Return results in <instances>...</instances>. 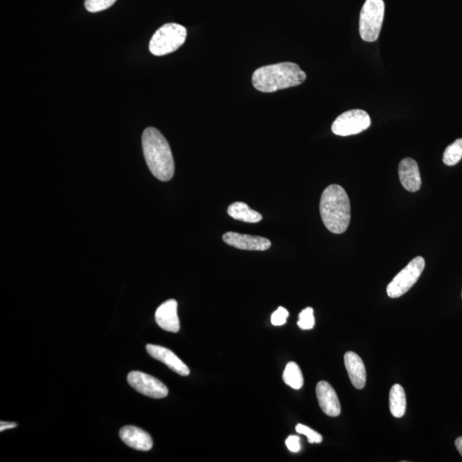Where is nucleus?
Here are the masks:
<instances>
[{"label":"nucleus","instance_id":"a878e982","mask_svg":"<svg viewBox=\"0 0 462 462\" xmlns=\"http://www.w3.org/2000/svg\"><path fill=\"white\" fill-rule=\"evenodd\" d=\"M456 447L462 456V436L458 437L456 440Z\"/></svg>","mask_w":462,"mask_h":462},{"label":"nucleus","instance_id":"0eeeda50","mask_svg":"<svg viewBox=\"0 0 462 462\" xmlns=\"http://www.w3.org/2000/svg\"><path fill=\"white\" fill-rule=\"evenodd\" d=\"M371 125V118L366 111L356 109L346 111L338 117L332 123V130L334 134L340 136H349L361 133Z\"/></svg>","mask_w":462,"mask_h":462},{"label":"nucleus","instance_id":"9d476101","mask_svg":"<svg viewBox=\"0 0 462 462\" xmlns=\"http://www.w3.org/2000/svg\"><path fill=\"white\" fill-rule=\"evenodd\" d=\"M317 401L322 411L329 417H337L341 414L339 399L333 387L329 383L321 381L316 386Z\"/></svg>","mask_w":462,"mask_h":462},{"label":"nucleus","instance_id":"f257e3e1","mask_svg":"<svg viewBox=\"0 0 462 462\" xmlns=\"http://www.w3.org/2000/svg\"><path fill=\"white\" fill-rule=\"evenodd\" d=\"M142 148L152 174L160 181H170L174 176L175 163L164 135L155 128H147L142 135Z\"/></svg>","mask_w":462,"mask_h":462},{"label":"nucleus","instance_id":"f03ea898","mask_svg":"<svg viewBox=\"0 0 462 462\" xmlns=\"http://www.w3.org/2000/svg\"><path fill=\"white\" fill-rule=\"evenodd\" d=\"M306 79V73L298 64L284 62L259 68L254 72L252 82L261 92L274 93L303 84Z\"/></svg>","mask_w":462,"mask_h":462},{"label":"nucleus","instance_id":"6ab92c4d","mask_svg":"<svg viewBox=\"0 0 462 462\" xmlns=\"http://www.w3.org/2000/svg\"><path fill=\"white\" fill-rule=\"evenodd\" d=\"M462 159V138L457 139L444 152L443 161L448 167L456 166Z\"/></svg>","mask_w":462,"mask_h":462},{"label":"nucleus","instance_id":"20e7f679","mask_svg":"<svg viewBox=\"0 0 462 462\" xmlns=\"http://www.w3.org/2000/svg\"><path fill=\"white\" fill-rule=\"evenodd\" d=\"M187 30L177 23H167L152 35L150 50L155 56H164L177 50L185 43Z\"/></svg>","mask_w":462,"mask_h":462},{"label":"nucleus","instance_id":"dca6fc26","mask_svg":"<svg viewBox=\"0 0 462 462\" xmlns=\"http://www.w3.org/2000/svg\"><path fill=\"white\" fill-rule=\"evenodd\" d=\"M229 215L234 220L257 224L262 220V215L251 209L244 202H235L228 208Z\"/></svg>","mask_w":462,"mask_h":462},{"label":"nucleus","instance_id":"1a4fd4ad","mask_svg":"<svg viewBox=\"0 0 462 462\" xmlns=\"http://www.w3.org/2000/svg\"><path fill=\"white\" fill-rule=\"evenodd\" d=\"M222 240L227 244L242 250L266 251L271 246V242L265 237L242 235L232 231L225 233L222 236Z\"/></svg>","mask_w":462,"mask_h":462},{"label":"nucleus","instance_id":"ddd939ff","mask_svg":"<svg viewBox=\"0 0 462 462\" xmlns=\"http://www.w3.org/2000/svg\"><path fill=\"white\" fill-rule=\"evenodd\" d=\"M157 324L161 329L169 332H179L180 322L177 315V303L176 300H168L161 304L155 312Z\"/></svg>","mask_w":462,"mask_h":462},{"label":"nucleus","instance_id":"2eb2a0df","mask_svg":"<svg viewBox=\"0 0 462 462\" xmlns=\"http://www.w3.org/2000/svg\"><path fill=\"white\" fill-rule=\"evenodd\" d=\"M344 364L352 385L357 390H362L366 383V372L361 358L354 352L346 353Z\"/></svg>","mask_w":462,"mask_h":462},{"label":"nucleus","instance_id":"39448f33","mask_svg":"<svg viewBox=\"0 0 462 462\" xmlns=\"http://www.w3.org/2000/svg\"><path fill=\"white\" fill-rule=\"evenodd\" d=\"M385 2L383 0H366L360 16V35L363 40L374 43L381 34Z\"/></svg>","mask_w":462,"mask_h":462},{"label":"nucleus","instance_id":"f8f14e48","mask_svg":"<svg viewBox=\"0 0 462 462\" xmlns=\"http://www.w3.org/2000/svg\"><path fill=\"white\" fill-rule=\"evenodd\" d=\"M399 179L406 191L415 193L422 188V176L417 162L411 158L404 159L398 167Z\"/></svg>","mask_w":462,"mask_h":462},{"label":"nucleus","instance_id":"7ed1b4c3","mask_svg":"<svg viewBox=\"0 0 462 462\" xmlns=\"http://www.w3.org/2000/svg\"><path fill=\"white\" fill-rule=\"evenodd\" d=\"M322 221L334 234L344 233L351 220V208L348 195L340 185L332 184L325 189L320 200Z\"/></svg>","mask_w":462,"mask_h":462},{"label":"nucleus","instance_id":"423d86ee","mask_svg":"<svg viewBox=\"0 0 462 462\" xmlns=\"http://www.w3.org/2000/svg\"><path fill=\"white\" fill-rule=\"evenodd\" d=\"M424 265L426 261L424 258L419 257L412 259L387 286L388 296L395 299L405 295L417 283L424 269Z\"/></svg>","mask_w":462,"mask_h":462},{"label":"nucleus","instance_id":"6e6552de","mask_svg":"<svg viewBox=\"0 0 462 462\" xmlns=\"http://www.w3.org/2000/svg\"><path fill=\"white\" fill-rule=\"evenodd\" d=\"M128 382L136 391L148 398H164L169 393L168 388L159 379L136 371L128 375Z\"/></svg>","mask_w":462,"mask_h":462},{"label":"nucleus","instance_id":"4be33fe9","mask_svg":"<svg viewBox=\"0 0 462 462\" xmlns=\"http://www.w3.org/2000/svg\"><path fill=\"white\" fill-rule=\"evenodd\" d=\"M296 432L300 433V434H303L307 436L308 443L310 444H320L323 441V437L312 429L309 428L308 427L304 426L303 424H298L295 427Z\"/></svg>","mask_w":462,"mask_h":462},{"label":"nucleus","instance_id":"b1692460","mask_svg":"<svg viewBox=\"0 0 462 462\" xmlns=\"http://www.w3.org/2000/svg\"><path fill=\"white\" fill-rule=\"evenodd\" d=\"M300 439L298 436H290L286 441L288 451L291 452H299L300 451Z\"/></svg>","mask_w":462,"mask_h":462},{"label":"nucleus","instance_id":"412c9836","mask_svg":"<svg viewBox=\"0 0 462 462\" xmlns=\"http://www.w3.org/2000/svg\"><path fill=\"white\" fill-rule=\"evenodd\" d=\"M117 0H85V8L86 11L96 13L108 9Z\"/></svg>","mask_w":462,"mask_h":462},{"label":"nucleus","instance_id":"5701e85b","mask_svg":"<svg viewBox=\"0 0 462 462\" xmlns=\"http://www.w3.org/2000/svg\"><path fill=\"white\" fill-rule=\"evenodd\" d=\"M288 317V312L286 308L280 307L278 310L272 313L271 321V324L275 327H280L286 323Z\"/></svg>","mask_w":462,"mask_h":462},{"label":"nucleus","instance_id":"bb28decb","mask_svg":"<svg viewBox=\"0 0 462 462\" xmlns=\"http://www.w3.org/2000/svg\"><path fill=\"white\" fill-rule=\"evenodd\" d=\"M461 297H462V292H461Z\"/></svg>","mask_w":462,"mask_h":462},{"label":"nucleus","instance_id":"f3484780","mask_svg":"<svg viewBox=\"0 0 462 462\" xmlns=\"http://www.w3.org/2000/svg\"><path fill=\"white\" fill-rule=\"evenodd\" d=\"M407 400L405 390L398 385L392 386L390 392V410L395 418H402L406 412Z\"/></svg>","mask_w":462,"mask_h":462},{"label":"nucleus","instance_id":"9b49d317","mask_svg":"<svg viewBox=\"0 0 462 462\" xmlns=\"http://www.w3.org/2000/svg\"><path fill=\"white\" fill-rule=\"evenodd\" d=\"M147 351L155 360L164 363L173 372L181 375V376L185 377L191 374L188 367L171 350L158 345L148 344L147 345Z\"/></svg>","mask_w":462,"mask_h":462},{"label":"nucleus","instance_id":"aec40b11","mask_svg":"<svg viewBox=\"0 0 462 462\" xmlns=\"http://www.w3.org/2000/svg\"><path fill=\"white\" fill-rule=\"evenodd\" d=\"M297 325L302 329H311L315 327V319L312 308H305L304 310L300 312Z\"/></svg>","mask_w":462,"mask_h":462},{"label":"nucleus","instance_id":"4468645a","mask_svg":"<svg viewBox=\"0 0 462 462\" xmlns=\"http://www.w3.org/2000/svg\"><path fill=\"white\" fill-rule=\"evenodd\" d=\"M119 436L123 443L136 451H150L154 444L151 436L147 432L135 427H123L119 432Z\"/></svg>","mask_w":462,"mask_h":462},{"label":"nucleus","instance_id":"393cba45","mask_svg":"<svg viewBox=\"0 0 462 462\" xmlns=\"http://www.w3.org/2000/svg\"><path fill=\"white\" fill-rule=\"evenodd\" d=\"M18 427V424L11 423V422H1L0 424V432H4L8 430V429H12Z\"/></svg>","mask_w":462,"mask_h":462},{"label":"nucleus","instance_id":"a211bd4d","mask_svg":"<svg viewBox=\"0 0 462 462\" xmlns=\"http://www.w3.org/2000/svg\"><path fill=\"white\" fill-rule=\"evenodd\" d=\"M283 382L294 390L302 389L304 383L303 375L295 362H288L283 374Z\"/></svg>","mask_w":462,"mask_h":462}]
</instances>
